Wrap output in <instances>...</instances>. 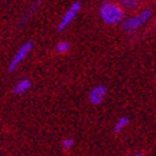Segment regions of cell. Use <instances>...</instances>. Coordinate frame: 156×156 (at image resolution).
Here are the masks:
<instances>
[{
	"mask_svg": "<svg viewBox=\"0 0 156 156\" xmlns=\"http://www.w3.org/2000/svg\"><path fill=\"white\" fill-rule=\"evenodd\" d=\"M32 48H33V42H30V41L29 42H26L24 44H22L20 47H19V50L15 52L14 57L12 58L8 70H9V71H14V70L18 67V65L20 64V62L28 56V53L32 51Z\"/></svg>",
	"mask_w": 156,
	"mask_h": 156,
	"instance_id": "cell-3",
	"label": "cell"
},
{
	"mask_svg": "<svg viewBox=\"0 0 156 156\" xmlns=\"http://www.w3.org/2000/svg\"><path fill=\"white\" fill-rule=\"evenodd\" d=\"M107 97V88L104 85H95L89 93V100L93 104H100Z\"/></svg>",
	"mask_w": 156,
	"mask_h": 156,
	"instance_id": "cell-5",
	"label": "cell"
},
{
	"mask_svg": "<svg viewBox=\"0 0 156 156\" xmlns=\"http://www.w3.org/2000/svg\"><path fill=\"white\" fill-rule=\"evenodd\" d=\"M74 140L73 138H70V137H67V138H64L62 140V142H61V145H62V147H64L65 150H69V149H71V147L74 146Z\"/></svg>",
	"mask_w": 156,
	"mask_h": 156,
	"instance_id": "cell-10",
	"label": "cell"
},
{
	"mask_svg": "<svg viewBox=\"0 0 156 156\" xmlns=\"http://www.w3.org/2000/svg\"><path fill=\"white\" fill-rule=\"evenodd\" d=\"M70 50V43L66 42V41H60L57 44H56V51L60 52V53H65Z\"/></svg>",
	"mask_w": 156,
	"mask_h": 156,
	"instance_id": "cell-9",
	"label": "cell"
},
{
	"mask_svg": "<svg viewBox=\"0 0 156 156\" xmlns=\"http://www.w3.org/2000/svg\"><path fill=\"white\" fill-rule=\"evenodd\" d=\"M128 123H129L128 117H121V118H118V121H117L115 124H114V132L115 133H119L121 131H123L124 128L127 127Z\"/></svg>",
	"mask_w": 156,
	"mask_h": 156,
	"instance_id": "cell-8",
	"label": "cell"
},
{
	"mask_svg": "<svg viewBox=\"0 0 156 156\" xmlns=\"http://www.w3.org/2000/svg\"><path fill=\"white\" fill-rule=\"evenodd\" d=\"M151 15H152L151 9H149V8H147V9H144L138 14L133 15V17L123 19L121 22L122 23V29L126 30V32H135V30H137L140 27H142L144 24H146V23L150 20Z\"/></svg>",
	"mask_w": 156,
	"mask_h": 156,
	"instance_id": "cell-2",
	"label": "cell"
},
{
	"mask_svg": "<svg viewBox=\"0 0 156 156\" xmlns=\"http://www.w3.org/2000/svg\"><path fill=\"white\" fill-rule=\"evenodd\" d=\"M80 8H81L80 2H75V3H73L71 5H70V8L66 10V13L62 15V18H61L58 26H57V30H64L65 28H67L70 23L76 18V15H77V13H79Z\"/></svg>",
	"mask_w": 156,
	"mask_h": 156,
	"instance_id": "cell-4",
	"label": "cell"
},
{
	"mask_svg": "<svg viewBox=\"0 0 156 156\" xmlns=\"http://www.w3.org/2000/svg\"><path fill=\"white\" fill-rule=\"evenodd\" d=\"M142 0H119V5L123 8V9L127 10H133L141 4Z\"/></svg>",
	"mask_w": 156,
	"mask_h": 156,
	"instance_id": "cell-7",
	"label": "cell"
},
{
	"mask_svg": "<svg viewBox=\"0 0 156 156\" xmlns=\"http://www.w3.org/2000/svg\"><path fill=\"white\" fill-rule=\"evenodd\" d=\"M133 156H142L141 154H136V155H133Z\"/></svg>",
	"mask_w": 156,
	"mask_h": 156,
	"instance_id": "cell-11",
	"label": "cell"
},
{
	"mask_svg": "<svg viewBox=\"0 0 156 156\" xmlns=\"http://www.w3.org/2000/svg\"><path fill=\"white\" fill-rule=\"evenodd\" d=\"M29 88H30V81L28 79H20L17 84H15L13 93L14 94H23V93H26Z\"/></svg>",
	"mask_w": 156,
	"mask_h": 156,
	"instance_id": "cell-6",
	"label": "cell"
},
{
	"mask_svg": "<svg viewBox=\"0 0 156 156\" xmlns=\"http://www.w3.org/2000/svg\"><path fill=\"white\" fill-rule=\"evenodd\" d=\"M100 18L107 24H118L124 19V9L117 3L104 2L99 9Z\"/></svg>",
	"mask_w": 156,
	"mask_h": 156,
	"instance_id": "cell-1",
	"label": "cell"
}]
</instances>
